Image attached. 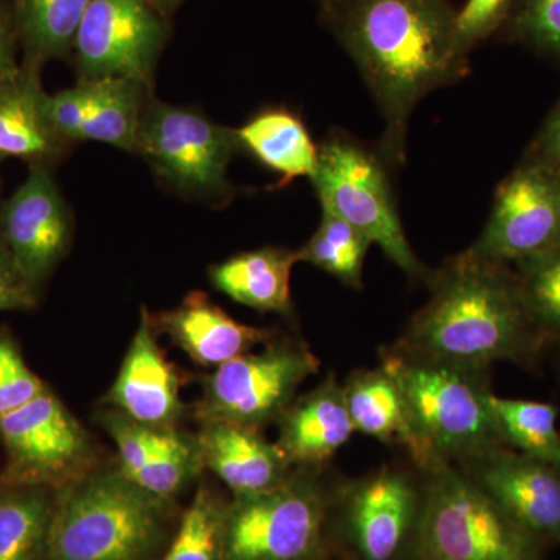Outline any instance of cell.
Masks as SVG:
<instances>
[{
  "label": "cell",
  "mask_w": 560,
  "mask_h": 560,
  "mask_svg": "<svg viewBox=\"0 0 560 560\" xmlns=\"http://www.w3.org/2000/svg\"><path fill=\"white\" fill-rule=\"evenodd\" d=\"M323 18L382 110V156L399 167L418 103L469 70L453 50L456 10L451 0H338Z\"/></svg>",
  "instance_id": "obj_1"
},
{
  "label": "cell",
  "mask_w": 560,
  "mask_h": 560,
  "mask_svg": "<svg viewBox=\"0 0 560 560\" xmlns=\"http://www.w3.org/2000/svg\"><path fill=\"white\" fill-rule=\"evenodd\" d=\"M430 300L401 348L469 370L506 361L533 370L548 341L530 318L514 270L464 250L430 276Z\"/></svg>",
  "instance_id": "obj_2"
},
{
  "label": "cell",
  "mask_w": 560,
  "mask_h": 560,
  "mask_svg": "<svg viewBox=\"0 0 560 560\" xmlns=\"http://www.w3.org/2000/svg\"><path fill=\"white\" fill-rule=\"evenodd\" d=\"M172 500L120 469L91 471L57 490L46 560H150L167 537Z\"/></svg>",
  "instance_id": "obj_3"
},
{
  "label": "cell",
  "mask_w": 560,
  "mask_h": 560,
  "mask_svg": "<svg viewBox=\"0 0 560 560\" xmlns=\"http://www.w3.org/2000/svg\"><path fill=\"white\" fill-rule=\"evenodd\" d=\"M381 366L396 378L407 399L429 458L427 470L438 463H471L506 447L492 407L488 371L427 359L397 342L381 350Z\"/></svg>",
  "instance_id": "obj_4"
},
{
  "label": "cell",
  "mask_w": 560,
  "mask_h": 560,
  "mask_svg": "<svg viewBox=\"0 0 560 560\" xmlns=\"http://www.w3.org/2000/svg\"><path fill=\"white\" fill-rule=\"evenodd\" d=\"M416 560H540L544 541L534 537L466 471L438 463L425 471Z\"/></svg>",
  "instance_id": "obj_5"
},
{
  "label": "cell",
  "mask_w": 560,
  "mask_h": 560,
  "mask_svg": "<svg viewBox=\"0 0 560 560\" xmlns=\"http://www.w3.org/2000/svg\"><path fill=\"white\" fill-rule=\"evenodd\" d=\"M385 158L345 132L335 131L319 145L311 180L320 209L363 232L404 275L427 280L430 271L412 250L386 172Z\"/></svg>",
  "instance_id": "obj_6"
},
{
  "label": "cell",
  "mask_w": 560,
  "mask_h": 560,
  "mask_svg": "<svg viewBox=\"0 0 560 560\" xmlns=\"http://www.w3.org/2000/svg\"><path fill=\"white\" fill-rule=\"evenodd\" d=\"M237 151L234 128L210 120L202 110L160 102L154 94L143 110L135 145V153L164 186L213 206H224L234 197L228 168Z\"/></svg>",
  "instance_id": "obj_7"
},
{
  "label": "cell",
  "mask_w": 560,
  "mask_h": 560,
  "mask_svg": "<svg viewBox=\"0 0 560 560\" xmlns=\"http://www.w3.org/2000/svg\"><path fill=\"white\" fill-rule=\"evenodd\" d=\"M318 370L319 360L307 346L272 337L260 352L228 361L205 378L195 416L201 425L223 422L261 430L279 419Z\"/></svg>",
  "instance_id": "obj_8"
},
{
  "label": "cell",
  "mask_w": 560,
  "mask_h": 560,
  "mask_svg": "<svg viewBox=\"0 0 560 560\" xmlns=\"http://www.w3.org/2000/svg\"><path fill=\"white\" fill-rule=\"evenodd\" d=\"M326 499L312 469L228 504L223 560H311L319 551Z\"/></svg>",
  "instance_id": "obj_9"
},
{
  "label": "cell",
  "mask_w": 560,
  "mask_h": 560,
  "mask_svg": "<svg viewBox=\"0 0 560 560\" xmlns=\"http://www.w3.org/2000/svg\"><path fill=\"white\" fill-rule=\"evenodd\" d=\"M5 469L0 480L61 489L95 470L91 434L49 388L0 418Z\"/></svg>",
  "instance_id": "obj_10"
},
{
  "label": "cell",
  "mask_w": 560,
  "mask_h": 560,
  "mask_svg": "<svg viewBox=\"0 0 560 560\" xmlns=\"http://www.w3.org/2000/svg\"><path fill=\"white\" fill-rule=\"evenodd\" d=\"M171 32L150 0H91L72 47L79 81L121 77L153 84Z\"/></svg>",
  "instance_id": "obj_11"
},
{
  "label": "cell",
  "mask_w": 560,
  "mask_h": 560,
  "mask_svg": "<svg viewBox=\"0 0 560 560\" xmlns=\"http://www.w3.org/2000/svg\"><path fill=\"white\" fill-rule=\"evenodd\" d=\"M559 242L560 171L529 156L500 184L485 230L467 253L514 267Z\"/></svg>",
  "instance_id": "obj_12"
},
{
  "label": "cell",
  "mask_w": 560,
  "mask_h": 560,
  "mask_svg": "<svg viewBox=\"0 0 560 560\" xmlns=\"http://www.w3.org/2000/svg\"><path fill=\"white\" fill-rule=\"evenodd\" d=\"M0 237L39 291L73 241V215L50 167L31 165L27 178L0 209Z\"/></svg>",
  "instance_id": "obj_13"
},
{
  "label": "cell",
  "mask_w": 560,
  "mask_h": 560,
  "mask_svg": "<svg viewBox=\"0 0 560 560\" xmlns=\"http://www.w3.org/2000/svg\"><path fill=\"white\" fill-rule=\"evenodd\" d=\"M342 499L346 534L361 560H396L415 540L422 493L404 471L386 467Z\"/></svg>",
  "instance_id": "obj_14"
},
{
  "label": "cell",
  "mask_w": 560,
  "mask_h": 560,
  "mask_svg": "<svg viewBox=\"0 0 560 560\" xmlns=\"http://www.w3.org/2000/svg\"><path fill=\"white\" fill-rule=\"evenodd\" d=\"M464 466L518 525L545 545H560V469L508 447Z\"/></svg>",
  "instance_id": "obj_15"
},
{
  "label": "cell",
  "mask_w": 560,
  "mask_h": 560,
  "mask_svg": "<svg viewBox=\"0 0 560 560\" xmlns=\"http://www.w3.org/2000/svg\"><path fill=\"white\" fill-rule=\"evenodd\" d=\"M156 337L151 313L142 308L138 330L103 404L142 425L173 429L186 415V405L179 396L178 372Z\"/></svg>",
  "instance_id": "obj_16"
},
{
  "label": "cell",
  "mask_w": 560,
  "mask_h": 560,
  "mask_svg": "<svg viewBox=\"0 0 560 560\" xmlns=\"http://www.w3.org/2000/svg\"><path fill=\"white\" fill-rule=\"evenodd\" d=\"M151 323L194 363L213 370L272 338L271 331L232 318L202 291H191L171 311L151 313Z\"/></svg>",
  "instance_id": "obj_17"
},
{
  "label": "cell",
  "mask_w": 560,
  "mask_h": 560,
  "mask_svg": "<svg viewBox=\"0 0 560 560\" xmlns=\"http://www.w3.org/2000/svg\"><path fill=\"white\" fill-rule=\"evenodd\" d=\"M197 440L202 466L212 470L234 497L267 492L293 474V464L276 442L261 436L260 430L234 423H205Z\"/></svg>",
  "instance_id": "obj_18"
},
{
  "label": "cell",
  "mask_w": 560,
  "mask_h": 560,
  "mask_svg": "<svg viewBox=\"0 0 560 560\" xmlns=\"http://www.w3.org/2000/svg\"><path fill=\"white\" fill-rule=\"evenodd\" d=\"M276 423L279 430L276 444L300 469L323 466L355 433L345 388L334 375L291 401Z\"/></svg>",
  "instance_id": "obj_19"
},
{
  "label": "cell",
  "mask_w": 560,
  "mask_h": 560,
  "mask_svg": "<svg viewBox=\"0 0 560 560\" xmlns=\"http://www.w3.org/2000/svg\"><path fill=\"white\" fill-rule=\"evenodd\" d=\"M39 72L40 66L24 61L16 75L0 80V160L50 167L73 145L51 127Z\"/></svg>",
  "instance_id": "obj_20"
},
{
  "label": "cell",
  "mask_w": 560,
  "mask_h": 560,
  "mask_svg": "<svg viewBox=\"0 0 560 560\" xmlns=\"http://www.w3.org/2000/svg\"><path fill=\"white\" fill-rule=\"evenodd\" d=\"M342 388L355 431L383 444L401 445L420 469H429V458L412 423L407 399L385 368L352 372Z\"/></svg>",
  "instance_id": "obj_21"
},
{
  "label": "cell",
  "mask_w": 560,
  "mask_h": 560,
  "mask_svg": "<svg viewBox=\"0 0 560 560\" xmlns=\"http://www.w3.org/2000/svg\"><path fill=\"white\" fill-rule=\"evenodd\" d=\"M296 264L298 249L264 246L212 265L209 280L237 304L289 318L293 315L291 271Z\"/></svg>",
  "instance_id": "obj_22"
},
{
  "label": "cell",
  "mask_w": 560,
  "mask_h": 560,
  "mask_svg": "<svg viewBox=\"0 0 560 560\" xmlns=\"http://www.w3.org/2000/svg\"><path fill=\"white\" fill-rule=\"evenodd\" d=\"M241 150L278 176V187L311 179L318 168L319 145L296 110L270 106L235 128Z\"/></svg>",
  "instance_id": "obj_23"
},
{
  "label": "cell",
  "mask_w": 560,
  "mask_h": 560,
  "mask_svg": "<svg viewBox=\"0 0 560 560\" xmlns=\"http://www.w3.org/2000/svg\"><path fill=\"white\" fill-rule=\"evenodd\" d=\"M79 83L86 98L80 142H101L135 153L140 120L154 94L153 84L121 77Z\"/></svg>",
  "instance_id": "obj_24"
},
{
  "label": "cell",
  "mask_w": 560,
  "mask_h": 560,
  "mask_svg": "<svg viewBox=\"0 0 560 560\" xmlns=\"http://www.w3.org/2000/svg\"><path fill=\"white\" fill-rule=\"evenodd\" d=\"M57 490L0 480V560H46Z\"/></svg>",
  "instance_id": "obj_25"
},
{
  "label": "cell",
  "mask_w": 560,
  "mask_h": 560,
  "mask_svg": "<svg viewBox=\"0 0 560 560\" xmlns=\"http://www.w3.org/2000/svg\"><path fill=\"white\" fill-rule=\"evenodd\" d=\"M25 62L70 60L81 18L91 0H10Z\"/></svg>",
  "instance_id": "obj_26"
},
{
  "label": "cell",
  "mask_w": 560,
  "mask_h": 560,
  "mask_svg": "<svg viewBox=\"0 0 560 560\" xmlns=\"http://www.w3.org/2000/svg\"><path fill=\"white\" fill-rule=\"evenodd\" d=\"M492 407L506 447L560 469L559 408L545 401L504 399L493 394Z\"/></svg>",
  "instance_id": "obj_27"
},
{
  "label": "cell",
  "mask_w": 560,
  "mask_h": 560,
  "mask_svg": "<svg viewBox=\"0 0 560 560\" xmlns=\"http://www.w3.org/2000/svg\"><path fill=\"white\" fill-rule=\"evenodd\" d=\"M371 245L370 238L363 232L329 210H323L319 226L298 249V257L300 261L334 276L342 285L361 290L364 260Z\"/></svg>",
  "instance_id": "obj_28"
},
{
  "label": "cell",
  "mask_w": 560,
  "mask_h": 560,
  "mask_svg": "<svg viewBox=\"0 0 560 560\" xmlns=\"http://www.w3.org/2000/svg\"><path fill=\"white\" fill-rule=\"evenodd\" d=\"M202 470L197 436L184 433L178 427H151L150 458L132 481L153 495L173 500Z\"/></svg>",
  "instance_id": "obj_29"
},
{
  "label": "cell",
  "mask_w": 560,
  "mask_h": 560,
  "mask_svg": "<svg viewBox=\"0 0 560 560\" xmlns=\"http://www.w3.org/2000/svg\"><path fill=\"white\" fill-rule=\"evenodd\" d=\"M228 504L208 486L198 489L161 560H223Z\"/></svg>",
  "instance_id": "obj_30"
},
{
  "label": "cell",
  "mask_w": 560,
  "mask_h": 560,
  "mask_svg": "<svg viewBox=\"0 0 560 560\" xmlns=\"http://www.w3.org/2000/svg\"><path fill=\"white\" fill-rule=\"evenodd\" d=\"M515 278L530 318L548 345L560 341V242L514 265Z\"/></svg>",
  "instance_id": "obj_31"
},
{
  "label": "cell",
  "mask_w": 560,
  "mask_h": 560,
  "mask_svg": "<svg viewBox=\"0 0 560 560\" xmlns=\"http://www.w3.org/2000/svg\"><path fill=\"white\" fill-rule=\"evenodd\" d=\"M504 36L560 61V0H517Z\"/></svg>",
  "instance_id": "obj_32"
},
{
  "label": "cell",
  "mask_w": 560,
  "mask_h": 560,
  "mask_svg": "<svg viewBox=\"0 0 560 560\" xmlns=\"http://www.w3.org/2000/svg\"><path fill=\"white\" fill-rule=\"evenodd\" d=\"M517 0H466L456 11L453 50L460 61L469 60L471 50L503 31Z\"/></svg>",
  "instance_id": "obj_33"
},
{
  "label": "cell",
  "mask_w": 560,
  "mask_h": 560,
  "mask_svg": "<svg viewBox=\"0 0 560 560\" xmlns=\"http://www.w3.org/2000/svg\"><path fill=\"white\" fill-rule=\"evenodd\" d=\"M46 388L25 363L10 331L0 330V418L35 399Z\"/></svg>",
  "instance_id": "obj_34"
},
{
  "label": "cell",
  "mask_w": 560,
  "mask_h": 560,
  "mask_svg": "<svg viewBox=\"0 0 560 560\" xmlns=\"http://www.w3.org/2000/svg\"><path fill=\"white\" fill-rule=\"evenodd\" d=\"M101 423L116 444L121 474L135 480L150 458L151 427L142 425L113 408L102 412Z\"/></svg>",
  "instance_id": "obj_35"
},
{
  "label": "cell",
  "mask_w": 560,
  "mask_h": 560,
  "mask_svg": "<svg viewBox=\"0 0 560 560\" xmlns=\"http://www.w3.org/2000/svg\"><path fill=\"white\" fill-rule=\"evenodd\" d=\"M38 290L25 278L0 237V312L32 311L38 305Z\"/></svg>",
  "instance_id": "obj_36"
},
{
  "label": "cell",
  "mask_w": 560,
  "mask_h": 560,
  "mask_svg": "<svg viewBox=\"0 0 560 560\" xmlns=\"http://www.w3.org/2000/svg\"><path fill=\"white\" fill-rule=\"evenodd\" d=\"M20 43L13 7L10 0H0V80L10 79L21 70L16 47Z\"/></svg>",
  "instance_id": "obj_37"
},
{
  "label": "cell",
  "mask_w": 560,
  "mask_h": 560,
  "mask_svg": "<svg viewBox=\"0 0 560 560\" xmlns=\"http://www.w3.org/2000/svg\"><path fill=\"white\" fill-rule=\"evenodd\" d=\"M530 158L560 171V98L537 135Z\"/></svg>",
  "instance_id": "obj_38"
},
{
  "label": "cell",
  "mask_w": 560,
  "mask_h": 560,
  "mask_svg": "<svg viewBox=\"0 0 560 560\" xmlns=\"http://www.w3.org/2000/svg\"><path fill=\"white\" fill-rule=\"evenodd\" d=\"M150 2L156 7V10L160 11L162 16H165L171 21L173 14L178 11L179 7L183 5L186 0H150Z\"/></svg>",
  "instance_id": "obj_39"
},
{
  "label": "cell",
  "mask_w": 560,
  "mask_h": 560,
  "mask_svg": "<svg viewBox=\"0 0 560 560\" xmlns=\"http://www.w3.org/2000/svg\"><path fill=\"white\" fill-rule=\"evenodd\" d=\"M316 2L319 3L320 14H323L326 13V11L330 9V7H334L335 3L338 2V0H316Z\"/></svg>",
  "instance_id": "obj_40"
},
{
  "label": "cell",
  "mask_w": 560,
  "mask_h": 560,
  "mask_svg": "<svg viewBox=\"0 0 560 560\" xmlns=\"http://www.w3.org/2000/svg\"><path fill=\"white\" fill-rule=\"evenodd\" d=\"M556 345L559 346V355H558V377H559V382H560V341L559 342H556Z\"/></svg>",
  "instance_id": "obj_41"
}]
</instances>
